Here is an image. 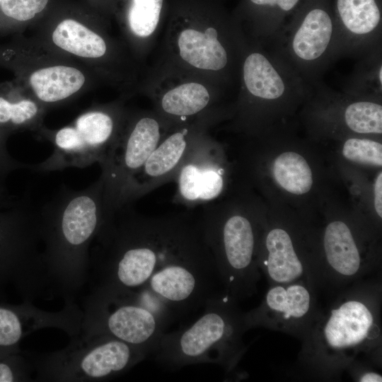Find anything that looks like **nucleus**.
<instances>
[{
	"label": "nucleus",
	"mask_w": 382,
	"mask_h": 382,
	"mask_svg": "<svg viewBox=\"0 0 382 382\" xmlns=\"http://www.w3.org/2000/svg\"><path fill=\"white\" fill-rule=\"evenodd\" d=\"M163 0H129L121 20L124 43L135 59L158 28Z\"/></svg>",
	"instance_id": "393cba45"
},
{
	"label": "nucleus",
	"mask_w": 382,
	"mask_h": 382,
	"mask_svg": "<svg viewBox=\"0 0 382 382\" xmlns=\"http://www.w3.org/2000/svg\"><path fill=\"white\" fill-rule=\"evenodd\" d=\"M330 296L301 341L299 370L308 378L334 381L357 361L381 369V272Z\"/></svg>",
	"instance_id": "f03ea898"
},
{
	"label": "nucleus",
	"mask_w": 382,
	"mask_h": 382,
	"mask_svg": "<svg viewBox=\"0 0 382 382\" xmlns=\"http://www.w3.org/2000/svg\"><path fill=\"white\" fill-rule=\"evenodd\" d=\"M342 154L345 158L353 163L380 168L382 166L381 143L360 135L345 139Z\"/></svg>",
	"instance_id": "c756f323"
},
{
	"label": "nucleus",
	"mask_w": 382,
	"mask_h": 382,
	"mask_svg": "<svg viewBox=\"0 0 382 382\" xmlns=\"http://www.w3.org/2000/svg\"><path fill=\"white\" fill-rule=\"evenodd\" d=\"M374 210L381 219L382 218V172L380 170L374 183Z\"/></svg>",
	"instance_id": "72a5a7b5"
},
{
	"label": "nucleus",
	"mask_w": 382,
	"mask_h": 382,
	"mask_svg": "<svg viewBox=\"0 0 382 382\" xmlns=\"http://www.w3.org/2000/svg\"><path fill=\"white\" fill-rule=\"evenodd\" d=\"M271 173L278 187L293 195H305L313 186L311 166L301 154L295 151L277 155L272 163Z\"/></svg>",
	"instance_id": "cd10ccee"
},
{
	"label": "nucleus",
	"mask_w": 382,
	"mask_h": 382,
	"mask_svg": "<svg viewBox=\"0 0 382 382\" xmlns=\"http://www.w3.org/2000/svg\"><path fill=\"white\" fill-rule=\"evenodd\" d=\"M9 134L0 126V183L13 171L27 168L28 164L16 161L8 152L6 141Z\"/></svg>",
	"instance_id": "2f4dec72"
},
{
	"label": "nucleus",
	"mask_w": 382,
	"mask_h": 382,
	"mask_svg": "<svg viewBox=\"0 0 382 382\" xmlns=\"http://www.w3.org/2000/svg\"><path fill=\"white\" fill-rule=\"evenodd\" d=\"M216 94L197 81L179 83L156 98V112L170 127L192 121L215 111Z\"/></svg>",
	"instance_id": "5701e85b"
},
{
	"label": "nucleus",
	"mask_w": 382,
	"mask_h": 382,
	"mask_svg": "<svg viewBox=\"0 0 382 382\" xmlns=\"http://www.w3.org/2000/svg\"><path fill=\"white\" fill-rule=\"evenodd\" d=\"M51 0H2L0 35L24 33L50 8Z\"/></svg>",
	"instance_id": "c85d7f7f"
},
{
	"label": "nucleus",
	"mask_w": 382,
	"mask_h": 382,
	"mask_svg": "<svg viewBox=\"0 0 382 382\" xmlns=\"http://www.w3.org/2000/svg\"><path fill=\"white\" fill-rule=\"evenodd\" d=\"M191 216H147L125 206L103 221L89 248V291L133 294L170 270L182 253Z\"/></svg>",
	"instance_id": "f257e3e1"
},
{
	"label": "nucleus",
	"mask_w": 382,
	"mask_h": 382,
	"mask_svg": "<svg viewBox=\"0 0 382 382\" xmlns=\"http://www.w3.org/2000/svg\"><path fill=\"white\" fill-rule=\"evenodd\" d=\"M29 35L47 47L91 69L127 97L137 78L136 59L126 45L84 11L50 8L29 28Z\"/></svg>",
	"instance_id": "20e7f679"
},
{
	"label": "nucleus",
	"mask_w": 382,
	"mask_h": 382,
	"mask_svg": "<svg viewBox=\"0 0 382 382\" xmlns=\"http://www.w3.org/2000/svg\"><path fill=\"white\" fill-rule=\"evenodd\" d=\"M377 368L368 361H357L347 370L354 381L381 382L382 376Z\"/></svg>",
	"instance_id": "473e14b6"
},
{
	"label": "nucleus",
	"mask_w": 382,
	"mask_h": 382,
	"mask_svg": "<svg viewBox=\"0 0 382 382\" xmlns=\"http://www.w3.org/2000/svg\"><path fill=\"white\" fill-rule=\"evenodd\" d=\"M81 331L104 333L145 349L149 356L166 332L149 313L135 305L89 291L81 305Z\"/></svg>",
	"instance_id": "a211bd4d"
},
{
	"label": "nucleus",
	"mask_w": 382,
	"mask_h": 382,
	"mask_svg": "<svg viewBox=\"0 0 382 382\" xmlns=\"http://www.w3.org/2000/svg\"><path fill=\"white\" fill-rule=\"evenodd\" d=\"M239 75L235 124L248 133H257L273 119L294 110L306 102L311 91V86L276 49L248 40Z\"/></svg>",
	"instance_id": "0eeeda50"
},
{
	"label": "nucleus",
	"mask_w": 382,
	"mask_h": 382,
	"mask_svg": "<svg viewBox=\"0 0 382 382\" xmlns=\"http://www.w3.org/2000/svg\"><path fill=\"white\" fill-rule=\"evenodd\" d=\"M302 229L260 220L257 260L269 286L303 281L318 293L316 247L303 240Z\"/></svg>",
	"instance_id": "dca6fc26"
},
{
	"label": "nucleus",
	"mask_w": 382,
	"mask_h": 382,
	"mask_svg": "<svg viewBox=\"0 0 382 382\" xmlns=\"http://www.w3.org/2000/svg\"><path fill=\"white\" fill-rule=\"evenodd\" d=\"M100 177L87 187H63L39 209L52 298L76 301L87 285L91 244L103 220Z\"/></svg>",
	"instance_id": "7ed1b4c3"
},
{
	"label": "nucleus",
	"mask_w": 382,
	"mask_h": 382,
	"mask_svg": "<svg viewBox=\"0 0 382 382\" xmlns=\"http://www.w3.org/2000/svg\"><path fill=\"white\" fill-rule=\"evenodd\" d=\"M34 374L30 352L20 349L0 354V382L34 381Z\"/></svg>",
	"instance_id": "7c9ffc66"
},
{
	"label": "nucleus",
	"mask_w": 382,
	"mask_h": 382,
	"mask_svg": "<svg viewBox=\"0 0 382 382\" xmlns=\"http://www.w3.org/2000/svg\"><path fill=\"white\" fill-rule=\"evenodd\" d=\"M47 110L22 83L13 79L0 83V126L9 134L37 132Z\"/></svg>",
	"instance_id": "b1692460"
},
{
	"label": "nucleus",
	"mask_w": 382,
	"mask_h": 382,
	"mask_svg": "<svg viewBox=\"0 0 382 382\" xmlns=\"http://www.w3.org/2000/svg\"><path fill=\"white\" fill-rule=\"evenodd\" d=\"M247 41L236 24L190 25L175 31L173 45L183 64L192 70L209 72L221 82H228L239 73Z\"/></svg>",
	"instance_id": "2eb2a0df"
},
{
	"label": "nucleus",
	"mask_w": 382,
	"mask_h": 382,
	"mask_svg": "<svg viewBox=\"0 0 382 382\" xmlns=\"http://www.w3.org/2000/svg\"><path fill=\"white\" fill-rule=\"evenodd\" d=\"M171 128L156 112L127 110L117 139L100 165L103 220L123 207L134 176Z\"/></svg>",
	"instance_id": "f8f14e48"
},
{
	"label": "nucleus",
	"mask_w": 382,
	"mask_h": 382,
	"mask_svg": "<svg viewBox=\"0 0 382 382\" xmlns=\"http://www.w3.org/2000/svg\"><path fill=\"white\" fill-rule=\"evenodd\" d=\"M340 57H360L381 45V11L378 0H335Z\"/></svg>",
	"instance_id": "4be33fe9"
},
{
	"label": "nucleus",
	"mask_w": 382,
	"mask_h": 382,
	"mask_svg": "<svg viewBox=\"0 0 382 382\" xmlns=\"http://www.w3.org/2000/svg\"><path fill=\"white\" fill-rule=\"evenodd\" d=\"M369 235L346 221L335 219L316 242L318 291L332 295L381 272V257Z\"/></svg>",
	"instance_id": "4468645a"
},
{
	"label": "nucleus",
	"mask_w": 382,
	"mask_h": 382,
	"mask_svg": "<svg viewBox=\"0 0 382 382\" xmlns=\"http://www.w3.org/2000/svg\"><path fill=\"white\" fill-rule=\"evenodd\" d=\"M318 294L303 281L271 285L260 305L245 312L246 325L248 330L262 327L279 331L301 342L320 309Z\"/></svg>",
	"instance_id": "aec40b11"
},
{
	"label": "nucleus",
	"mask_w": 382,
	"mask_h": 382,
	"mask_svg": "<svg viewBox=\"0 0 382 382\" xmlns=\"http://www.w3.org/2000/svg\"><path fill=\"white\" fill-rule=\"evenodd\" d=\"M67 346L57 351L33 354L34 381L93 382L122 374L147 358L149 353L104 333L70 337Z\"/></svg>",
	"instance_id": "9d476101"
},
{
	"label": "nucleus",
	"mask_w": 382,
	"mask_h": 382,
	"mask_svg": "<svg viewBox=\"0 0 382 382\" xmlns=\"http://www.w3.org/2000/svg\"><path fill=\"white\" fill-rule=\"evenodd\" d=\"M127 109L123 98L104 104H93L69 124L57 129L42 127L35 134L52 145V154L42 162L28 164L37 172L83 168L100 165L117 139L124 124Z\"/></svg>",
	"instance_id": "9b49d317"
},
{
	"label": "nucleus",
	"mask_w": 382,
	"mask_h": 382,
	"mask_svg": "<svg viewBox=\"0 0 382 382\" xmlns=\"http://www.w3.org/2000/svg\"><path fill=\"white\" fill-rule=\"evenodd\" d=\"M16 201L14 197H8L0 193V209L10 207L15 204Z\"/></svg>",
	"instance_id": "f704fd0d"
},
{
	"label": "nucleus",
	"mask_w": 382,
	"mask_h": 382,
	"mask_svg": "<svg viewBox=\"0 0 382 382\" xmlns=\"http://www.w3.org/2000/svg\"><path fill=\"white\" fill-rule=\"evenodd\" d=\"M221 116L220 111L212 112L172 127L134 176L125 193L123 207L173 181L196 141Z\"/></svg>",
	"instance_id": "f3484780"
},
{
	"label": "nucleus",
	"mask_w": 382,
	"mask_h": 382,
	"mask_svg": "<svg viewBox=\"0 0 382 382\" xmlns=\"http://www.w3.org/2000/svg\"><path fill=\"white\" fill-rule=\"evenodd\" d=\"M256 10L250 29L245 35L248 41L270 46L277 39L285 25V18L301 0H248Z\"/></svg>",
	"instance_id": "a878e982"
},
{
	"label": "nucleus",
	"mask_w": 382,
	"mask_h": 382,
	"mask_svg": "<svg viewBox=\"0 0 382 382\" xmlns=\"http://www.w3.org/2000/svg\"><path fill=\"white\" fill-rule=\"evenodd\" d=\"M342 92L354 97L381 100V45L359 57L352 72L344 83Z\"/></svg>",
	"instance_id": "bb28decb"
},
{
	"label": "nucleus",
	"mask_w": 382,
	"mask_h": 382,
	"mask_svg": "<svg viewBox=\"0 0 382 382\" xmlns=\"http://www.w3.org/2000/svg\"><path fill=\"white\" fill-rule=\"evenodd\" d=\"M325 3L308 0L270 45L310 85L340 58L334 13Z\"/></svg>",
	"instance_id": "ddd939ff"
},
{
	"label": "nucleus",
	"mask_w": 382,
	"mask_h": 382,
	"mask_svg": "<svg viewBox=\"0 0 382 382\" xmlns=\"http://www.w3.org/2000/svg\"><path fill=\"white\" fill-rule=\"evenodd\" d=\"M2 0H0V2Z\"/></svg>",
	"instance_id": "c9c22d12"
},
{
	"label": "nucleus",
	"mask_w": 382,
	"mask_h": 382,
	"mask_svg": "<svg viewBox=\"0 0 382 382\" xmlns=\"http://www.w3.org/2000/svg\"><path fill=\"white\" fill-rule=\"evenodd\" d=\"M83 311L76 301L64 302L58 311H47L33 301L0 303V354L20 349L23 338L44 328H57L69 337L81 331Z\"/></svg>",
	"instance_id": "412c9836"
},
{
	"label": "nucleus",
	"mask_w": 382,
	"mask_h": 382,
	"mask_svg": "<svg viewBox=\"0 0 382 382\" xmlns=\"http://www.w3.org/2000/svg\"><path fill=\"white\" fill-rule=\"evenodd\" d=\"M0 43V67L12 72L48 110L106 83L83 64L24 33Z\"/></svg>",
	"instance_id": "6e6552de"
},
{
	"label": "nucleus",
	"mask_w": 382,
	"mask_h": 382,
	"mask_svg": "<svg viewBox=\"0 0 382 382\" xmlns=\"http://www.w3.org/2000/svg\"><path fill=\"white\" fill-rule=\"evenodd\" d=\"M228 168L223 146L205 132L176 174L173 203L193 208L218 200L227 187Z\"/></svg>",
	"instance_id": "6ab92c4d"
},
{
	"label": "nucleus",
	"mask_w": 382,
	"mask_h": 382,
	"mask_svg": "<svg viewBox=\"0 0 382 382\" xmlns=\"http://www.w3.org/2000/svg\"><path fill=\"white\" fill-rule=\"evenodd\" d=\"M52 298L39 209L25 196L0 209V297Z\"/></svg>",
	"instance_id": "1a4fd4ad"
},
{
	"label": "nucleus",
	"mask_w": 382,
	"mask_h": 382,
	"mask_svg": "<svg viewBox=\"0 0 382 382\" xmlns=\"http://www.w3.org/2000/svg\"><path fill=\"white\" fill-rule=\"evenodd\" d=\"M202 315L189 327L164 332L151 357L170 370L197 364H214L233 372L245 353L248 330L245 312L224 291L211 299Z\"/></svg>",
	"instance_id": "39448f33"
},
{
	"label": "nucleus",
	"mask_w": 382,
	"mask_h": 382,
	"mask_svg": "<svg viewBox=\"0 0 382 382\" xmlns=\"http://www.w3.org/2000/svg\"><path fill=\"white\" fill-rule=\"evenodd\" d=\"M224 292L237 301L257 292L260 216L245 199L204 205L199 217Z\"/></svg>",
	"instance_id": "423d86ee"
}]
</instances>
